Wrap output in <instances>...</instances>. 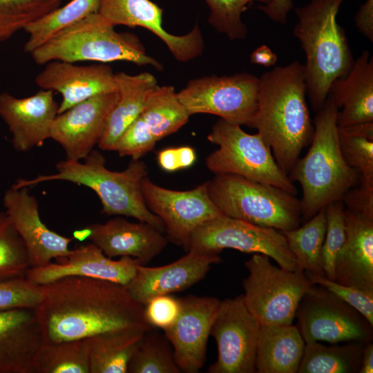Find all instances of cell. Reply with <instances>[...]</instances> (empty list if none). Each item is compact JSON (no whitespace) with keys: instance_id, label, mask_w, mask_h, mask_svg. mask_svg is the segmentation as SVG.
Listing matches in <instances>:
<instances>
[{"instance_id":"cell-40","label":"cell","mask_w":373,"mask_h":373,"mask_svg":"<svg viewBox=\"0 0 373 373\" xmlns=\"http://www.w3.org/2000/svg\"><path fill=\"white\" fill-rule=\"evenodd\" d=\"M345 207L343 201L332 202L325 207L327 228L322 249L325 277L334 280L335 262L345 238Z\"/></svg>"},{"instance_id":"cell-4","label":"cell","mask_w":373,"mask_h":373,"mask_svg":"<svg viewBox=\"0 0 373 373\" xmlns=\"http://www.w3.org/2000/svg\"><path fill=\"white\" fill-rule=\"evenodd\" d=\"M343 0H311L296 8L293 33L306 55V93L316 112L324 106L332 82L345 77L354 64L344 30L336 15Z\"/></svg>"},{"instance_id":"cell-45","label":"cell","mask_w":373,"mask_h":373,"mask_svg":"<svg viewBox=\"0 0 373 373\" xmlns=\"http://www.w3.org/2000/svg\"><path fill=\"white\" fill-rule=\"evenodd\" d=\"M275 22L285 24L287 15L293 8L291 0H272L269 4L258 7Z\"/></svg>"},{"instance_id":"cell-23","label":"cell","mask_w":373,"mask_h":373,"mask_svg":"<svg viewBox=\"0 0 373 373\" xmlns=\"http://www.w3.org/2000/svg\"><path fill=\"white\" fill-rule=\"evenodd\" d=\"M59 105L53 92L41 90L23 98L8 92L0 93V117L12 135V144L17 151L25 152L41 146L50 138Z\"/></svg>"},{"instance_id":"cell-43","label":"cell","mask_w":373,"mask_h":373,"mask_svg":"<svg viewBox=\"0 0 373 373\" xmlns=\"http://www.w3.org/2000/svg\"><path fill=\"white\" fill-rule=\"evenodd\" d=\"M181 309L180 298L171 294L160 295L153 298L144 306V317L151 327L164 331L176 321Z\"/></svg>"},{"instance_id":"cell-28","label":"cell","mask_w":373,"mask_h":373,"mask_svg":"<svg viewBox=\"0 0 373 373\" xmlns=\"http://www.w3.org/2000/svg\"><path fill=\"white\" fill-rule=\"evenodd\" d=\"M115 82L118 98L97 144L101 149L106 151H113L119 138L138 116L158 86L155 76L148 72L136 75L117 73Z\"/></svg>"},{"instance_id":"cell-32","label":"cell","mask_w":373,"mask_h":373,"mask_svg":"<svg viewBox=\"0 0 373 373\" xmlns=\"http://www.w3.org/2000/svg\"><path fill=\"white\" fill-rule=\"evenodd\" d=\"M326 228L325 208L307 220L302 227L282 231L290 251L295 256L303 271L325 276L322 249Z\"/></svg>"},{"instance_id":"cell-41","label":"cell","mask_w":373,"mask_h":373,"mask_svg":"<svg viewBox=\"0 0 373 373\" xmlns=\"http://www.w3.org/2000/svg\"><path fill=\"white\" fill-rule=\"evenodd\" d=\"M312 284L324 287L361 313L373 326V293L342 285L325 276L305 271Z\"/></svg>"},{"instance_id":"cell-42","label":"cell","mask_w":373,"mask_h":373,"mask_svg":"<svg viewBox=\"0 0 373 373\" xmlns=\"http://www.w3.org/2000/svg\"><path fill=\"white\" fill-rule=\"evenodd\" d=\"M41 299L40 287L26 278L0 282V312L35 309Z\"/></svg>"},{"instance_id":"cell-47","label":"cell","mask_w":373,"mask_h":373,"mask_svg":"<svg viewBox=\"0 0 373 373\" xmlns=\"http://www.w3.org/2000/svg\"><path fill=\"white\" fill-rule=\"evenodd\" d=\"M157 160L159 166L165 171L173 172L183 169L180 146L161 150L157 153Z\"/></svg>"},{"instance_id":"cell-8","label":"cell","mask_w":373,"mask_h":373,"mask_svg":"<svg viewBox=\"0 0 373 373\" xmlns=\"http://www.w3.org/2000/svg\"><path fill=\"white\" fill-rule=\"evenodd\" d=\"M207 139L218 146L205 160L211 172L237 175L296 195L293 182L278 165L270 147L258 133L249 134L240 125L220 119Z\"/></svg>"},{"instance_id":"cell-36","label":"cell","mask_w":373,"mask_h":373,"mask_svg":"<svg viewBox=\"0 0 373 373\" xmlns=\"http://www.w3.org/2000/svg\"><path fill=\"white\" fill-rule=\"evenodd\" d=\"M63 0H0V42L59 8Z\"/></svg>"},{"instance_id":"cell-29","label":"cell","mask_w":373,"mask_h":373,"mask_svg":"<svg viewBox=\"0 0 373 373\" xmlns=\"http://www.w3.org/2000/svg\"><path fill=\"white\" fill-rule=\"evenodd\" d=\"M305 343L295 325H260L256 355V372L296 373Z\"/></svg>"},{"instance_id":"cell-33","label":"cell","mask_w":373,"mask_h":373,"mask_svg":"<svg viewBox=\"0 0 373 373\" xmlns=\"http://www.w3.org/2000/svg\"><path fill=\"white\" fill-rule=\"evenodd\" d=\"M100 3L101 0H71L28 25L23 29L28 35L24 52L30 54L61 30L98 12Z\"/></svg>"},{"instance_id":"cell-48","label":"cell","mask_w":373,"mask_h":373,"mask_svg":"<svg viewBox=\"0 0 373 373\" xmlns=\"http://www.w3.org/2000/svg\"><path fill=\"white\" fill-rule=\"evenodd\" d=\"M277 60L276 54L265 44L258 46L252 52L250 56L251 63L262 65L265 67L274 66Z\"/></svg>"},{"instance_id":"cell-21","label":"cell","mask_w":373,"mask_h":373,"mask_svg":"<svg viewBox=\"0 0 373 373\" xmlns=\"http://www.w3.org/2000/svg\"><path fill=\"white\" fill-rule=\"evenodd\" d=\"M55 260L42 267L29 268L26 278L38 285L75 276L110 280L126 286L141 264L131 257L113 260L92 242L70 249L66 256Z\"/></svg>"},{"instance_id":"cell-24","label":"cell","mask_w":373,"mask_h":373,"mask_svg":"<svg viewBox=\"0 0 373 373\" xmlns=\"http://www.w3.org/2000/svg\"><path fill=\"white\" fill-rule=\"evenodd\" d=\"M35 83L43 90L61 94L58 114L93 96L117 91L115 73L110 66L102 63L78 66L51 61L37 75Z\"/></svg>"},{"instance_id":"cell-6","label":"cell","mask_w":373,"mask_h":373,"mask_svg":"<svg viewBox=\"0 0 373 373\" xmlns=\"http://www.w3.org/2000/svg\"><path fill=\"white\" fill-rule=\"evenodd\" d=\"M30 55L39 65L54 60L102 64L124 61L151 66L157 70L163 68L158 61L146 54L136 35L116 31L115 26L99 12L61 30Z\"/></svg>"},{"instance_id":"cell-49","label":"cell","mask_w":373,"mask_h":373,"mask_svg":"<svg viewBox=\"0 0 373 373\" xmlns=\"http://www.w3.org/2000/svg\"><path fill=\"white\" fill-rule=\"evenodd\" d=\"M373 372V344L369 342L365 344L363 351L361 365L359 373Z\"/></svg>"},{"instance_id":"cell-26","label":"cell","mask_w":373,"mask_h":373,"mask_svg":"<svg viewBox=\"0 0 373 373\" xmlns=\"http://www.w3.org/2000/svg\"><path fill=\"white\" fill-rule=\"evenodd\" d=\"M43 342L34 309L0 312V373H32V361Z\"/></svg>"},{"instance_id":"cell-15","label":"cell","mask_w":373,"mask_h":373,"mask_svg":"<svg viewBox=\"0 0 373 373\" xmlns=\"http://www.w3.org/2000/svg\"><path fill=\"white\" fill-rule=\"evenodd\" d=\"M189 116L172 86H157L142 111L119 138L113 151L120 156L139 160L159 140L186 124Z\"/></svg>"},{"instance_id":"cell-11","label":"cell","mask_w":373,"mask_h":373,"mask_svg":"<svg viewBox=\"0 0 373 373\" xmlns=\"http://www.w3.org/2000/svg\"><path fill=\"white\" fill-rule=\"evenodd\" d=\"M313 285L301 298L296 312L305 343L372 342V327L352 306L326 288Z\"/></svg>"},{"instance_id":"cell-3","label":"cell","mask_w":373,"mask_h":373,"mask_svg":"<svg viewBox=\"0 0 373 373\" xmlns=\"http://www.w3.org/2000/svg\"><path fill=\"white\" fill-rule=\"evenodd\" d=\"M338 111L329 94L314 119L310 147L289 173L291 180L301 186V218L306 221L329 204L342 201L360 180L359 173L346 163L340 149Z\"/></svg>"},{"instance_id":"cell-25","label":"cell","mask_w":373,"mask_h":373,"mask_svg":"<svg viewBox=\"0 0 373 373\" xmlns=\"http://www.w3.org/2000/svg\"><path fill=\"white\" fill-rule=\"evenodd\" d=\"M345 238L335 262L334 281L373 293V216L345 209Z\"/></svg>"},{"instance_id":"cell-5","label":"cell","mask_w":373,"mask_h":373,"mask_svg":"<svg viewBox=\"0 0 373 373\" xmlns=\"http://www.w3.org/2000/svg\"><path fill=\"white\" fill-rule=\"evenodd\" d=\"M56 169V173L39 175L31 180L19 179L12 186L28 187L53 180L84 185L97 193L103 214L131 217L162 232L165 231L162 221L148 208L144 201L142 182L148 171L142 160H132L124 171H113L106 167L104 156L99 151L93 150L84 162L66 158L58 162Z\"/></svg>"},{"instance_id":"cell-14","label":"cell","mask_w":373,"mask_h":373,"mask_svg":"<svg viewBox=\"0 0 373 373\" xmlns=\"http://www.w3.org/2000/svg\"><path fill=\"white\" fill-rule=\"evenodd\" d=\"M260 326L247 308L242 295L221 300L210 332L216 342L218 356L208 372H256Z\"/></svg>"},{"instance_id":"cell-35","label":"cell","mask_w":373,"mask_h":373,"mask_svg":"<svg viewBox=\"0 0 373 373\" xmlns=\"http://www.w3.org/2000/svg\"><path fill=\"white\" fill-rule=\"evenodd\" d=\"M340 149L346 163L360 174V184L373 189V122L338 126Z\"/></svg>"},{"instance_id":"cell-31","label":"cell","mask_w":373,"mask_h":373,"mask_svg":"<svg viewBox=\"0 0 373 373\" xmlns=\"http://www.w3.org/2000/svg\"><path fill=\"white\" fill-rule=\"evenodd\" d=\"M364 345L365 343L356 341L332 346L325 345L318 341L305 343L297 372H359Z\"/></svg>"},{"instance_id":"cell-44","label":"cell","mask_w":373,"mask_h":373,"mask_svg":"<svg viewBox=\"0 0 373 373\" xmlns=\"http://www.w3.org/2000/svg\"><path fill=\"white\" fill-rule=\"evenodd\" d=\"M342 201L348 210L373 216V189L360 184L350 189Z\"/></svg>"},{"instance_id":"cell-30","label":"cell","mask_w":373,"mask_h":373,"mask_svg":"<svg viewBox=\"0 0 373 373\" xmlns=\"http://www.w3.org/2000/svg\"><path fill=\"white\" fill-rule=\"evenodd\" d=\"M149 329L125 327L85 338L90 373H127L131 357Z\"/></svg>"},{"instance_id":"cell-20","label":"cell","mask_w":373,"mask_h":373,"mask_svg":"<svg viewBox=\"0 0 373 373\" xmlns=\"http://www.w3.org/2000/svg\"><path fill=\"white\" fill-rule=\"evenodd\" d=\"M162 233L146 222L117 217L87 225L75 231L73 238L90 240L109 258L131 257L146 265L166 246L168 239Z\"/></svg>"},{"instance_id":"cell-38","label":"cell","mask_w":373,"mask_h":373,"mask_svg":"<svg viewBox=\"0 0 373 373\" xmlns=\"http://www.w3.org/2000/svg\"><path fill=\"white\" fill-rule=\"evenodd\" d=\"M147 331L131 357L127 373H180L173 350L164 339Z\"/></svg>"},{"instance_id":"cell-27","label":"cell","mask_w":373,"mask_h":373,"mask_svg":"<svg viewBox=\"0 0 373 373\" xmlns=\"http://www.w3.org/2000/svg\"><path fill=\"white\" fill-rule=\"evenodd\" d=\"M336 106L337 125L346 127L373 122V58L367 50L354 61L349 73L329 88Z\"/></svg>"},{"instance_id":"cell-12","label":"cell","mask_w":373,"mask_h":373,"mask_svg":"<svg viewBox=\"0 0 373 373\" xmlns=\"http://www.w3.org/2000/svg\"><path fill=\"white\" fill-rule=\"evenodd\" d=\"M258 81L246 73L204 76L190 80L177 96L189 115L211 114L248 126L256 108Z\"/></svg>"},{"instance_id":"cell-16","label":"cell","mask_w":373,"mask_h":373,"mask_svg":"<svg viewBox=\"0 0 373 373\" xmlns=\"http://www.w3.org/2000/svg\"><path fill=\"white\" fill-rule=\"evenodd\" d=\"M180 300L178 319L164 332L180 371L195 373L205 363L207 341L221 300L193 295Z\"/></svg>"},{"instance_id":"cell-18","label":"cell","mask_w":373,"mask_h":373,"mask_svg":"<svg viewBox=\"0 0 373 373\" xmlns=\"http://www.w3.org/2000/svg\"><path fill=\"white\" fill-rule=\"evenodd\" d=\"M3 204L25 244L30 267L44 266L70 252L69 245L74 238L63 236L46 227L40 218L37 200L30 195L28 187L12 186L4 193Z\"/></svg>"},{"instance_id":"cell-13","label":"cell","mask_w":373,"mask_h":373,"mask_svg":"<svg viewBox=\"0 0 373 373\" xmlns=\"http://www.w3.org/2000/svg\"><path fill=\"white\" fill-rule=\"evenodd\" d=\"M142 192L148 208L162 221L168 240L187 250L192 233L202 224L223 216L208 193V181L187 191L166 189L147 176Z\"/></svg>"},{"instance_id":"cell-9","label":"cell","mask_w":373,"mask_h":373,"mask_svg":"<svg viewBox=\"0 0 373 373\" xmlns=\"http://www.w3.org/2000/svg\"><path fill=\"white\" fill-rule=\"evenodd\" d=\"M245 266L249 274L242 296L250 313L260 325L292 324L301 298L313 285L305 271L276 267L261 254H254Z\"/></svg>"},{"instance_id":"cell-7","label":"cell","mask_w":373,"mask_h":373,"mask_svg":"<svg viewBox=\"0 0 373 373\" xmlns=\"http://www.w3.org/2000/svg\"><path fill=\"white\" fill-rule=\"evenodd\" d=\"M209 195L223 215L280 231L299 227L300 200L277 186L233 174H215Z\"/></svg>"},{"instance_id":"cell-22","label":"cell","mask_w":373,"mask_h":373,"mask_svg":"<svg viewBox=\"0 0 373 373\" xmlns=\"http://www.w3.org/2000/svg\"><path fill=\"white\" fill-rule=\"evenodd\" d=\"M218 254L187 251L177 260L163 266L138 265L125 286L131 297L145 305L153 298L183 291L202 280L211 265L220 261Z\"/></svg>"},{"instance_id":"cell-39","label":"cell","mask_w":373,"mask_h":373,"mask_svg":"<svg viewBox=\"0 0 373 373\" xmlns=\"http://www.w3.org/2000/svg\"><path fill=\"white\" fill-rule=\"evenodd\" d=\"M210 8L209 24L230 40L242 39L247 36V28L242 21L241 15L247 6L254 1L264 5L272 0H204Z\"/></svg>"},{"instance_id":"cell-37","label":"cell","mask_w":373,"mask_h":373,"mask_svg":"<svg viewBox=\"0 0 373 373\" xmlns=\"http://www.w3.org/2000/svg\"><path fill=\"white\" fill-rule=\"evenodd\" d=\"M30 267L23 240L7 213L0 212V282L26 278Z\"/></svg>"},{"instance_id":"cell-19","label":"cell","mask_w":373,"mask_h":373,"mask_svg":"<svg viewBox=\"0 0 373 373\" xmlns=\"http://www.w3.org/2000/svg\"><path fill=\"white\" fill-rule=\"evenodd\" d=\"M98 12L115 26H139L151 31L165 44L178 61L194 59L204 49L203 36L198 25L183 35L168 32L162 27V8L151 0H101Z\"/></svg>"},{"instance_id":"cell-1","label":"cell","mask_w":373,"mask_h":373,"mask_svg":"<svg viewBox=\"0 0 373 373\" xmlns=\"http://www.w3.org/2000/svg\"><path fill=\"white\" fill-rule=\"evenodd\" d=\"M34 309L44 343L84 339L125 327L151 329L144 305L124 285L84 276H66L39 285Z\"/></svg>"},{"instance_id":"cell-10","label":"cell","mask_w":373,"mask_h":373,"mask_svg":"<svg viewBox=\"0 0 373 373\" xmlns=\"http://www.w3.org/2000/svg\"><path fill=\"white\" fill-rule=\"evenodd\" d=\"M224 249L267 255L281 268L303 271L282 231L224 215L199 227L191 236L186 251L219 254Z\"/></svg>"},{"instance_id":"cell-17","label":"cell","mask_w":373,"mask_h":373,"mask_svg":"<svg viewBox=\"0 0 373 373\" xmlns=\"http://www.w3.org/2000/svg\"><path fill=\"white\" fill-rule=\"evenodd\" d=\"M117 91L88 98L58 114L52 123L50 138L59 143L67 159H84L98 144L117 100Z\"/></svg>"},{"instance_id":"cell-2","label":"cell","mask_w":373,"mask_h":373,"mask_svg":"<svg viewBox=\"0 0 373 373\" xmlns=\"http://www.w3.org/2000/svg\"><path fill=\"white\" fill-rule=\"evenodd\" d=\"M258 79L256 108L248 126L257 129L288 175L314 133L305 99V67L293 61Z\"/></svg>"},{"instance_id":"cell-34","label":"cell","mask_w":373,"mask_h":373,"mask_svg":"<svg viewBox=\"0 0 373 373\" xmlns=\"http://www.w3.org/2000/svg\"><path fill=\"white\" fill-rule=\"evenodd\" d=\"M32 373H90L85 338L43 342L35 355Z\"/></svg>"},{"instance_id":"cell-46","label":"cell","mask_w":373,"mask_h":373,"mask_svg":"<svg viewBox=\"0 0 373 373\" xmlns=\"http://www.w3.org/2000/svg\"><path fill=\"white\" fill-rule=\"evenodd\" d=\"M358 30L371 41H373V0H367L355 17Z\"/></svg>"}]
</instances>
